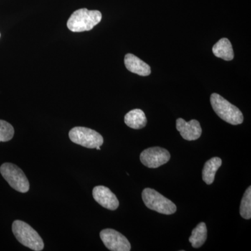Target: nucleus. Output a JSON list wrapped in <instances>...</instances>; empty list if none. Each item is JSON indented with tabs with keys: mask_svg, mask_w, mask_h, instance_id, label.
I'll list each match as a JSON object with an SVG mask.
<instances>
[{
	"mask_svg": "<svg viewBox=\"0 0 251 251\" xmlns=\"http://www.w3.org/2000/svg\"><path fill=\"white\" fill-rule=\"evenodd\" d=\"M212 52L216 57L226 61H231L234 59V51L232 44L226 38L220 39L215 45L213 46Z\"/></svg>",
	"mask_w": 251,
	"mask_h": 251,
	"instance_id": "nucleus-13",
	"label": "nucleus"
},
{
	"mask_svg": "<svg viewBox=\"0 0 251 251\" xmlns=\"http://www.w3.org/2000/svg\"><path fill=\"white\" fill-rule=\"evenodd\" d=\"M142 198L145 205L151 210L165 215H171L176 211V206L171 200L164 197L152 188L144 189Z\"/></svg>",
	"mask_w": 251,
	"mask_h": 251,
	"instance_id": "nucleus-4",
	"label": "nucleus"
},
{
	"mask_svg": "<svg viewBox=\"0 0 251 251\" xmlns=\"http://www.w3.org/2000/svg\"><path fill=\"white\" fill-rule=\"evenodd\" d=\"M96 149H97V150H100V147H97V148H96Z\"/></svg>",
	"mask_w": 251,
	"mask_h": 251,
	"instance_id": "nucleus-18",
	"label": "nucleus"
},
{
	"mask_svg": "<svg viewBox=\"0 0 251 251\" xmlns=\"http://www.w3.org/2000/svg\"><path fill=\"white\" fill-rule=\"evenodd\" d=\"M126 125L133 129H141L148 123L145 112L140 109H134L128 112L125 117Z\"/></svg>",
	"mask_w": 251,
	"mask_h": 251,
	"instance_id": "nucleus-12",
	"label": "nucleus"
},
{
	"mask_svg": "<svg viewBox=\"0 0 251 251\" xmlns=\"http://www.w3.org/2000/svg\"><path fill=\"white\" fill-rule=\"evenodd\" d=\"M140 161L149 168H157L171 159V153L166 149L155 147L144 150L140 153Z\"/></svg>",
	"mask_w": 251,
	"mask_h": 251,
	"instance_id": "nucleus-7",
	"label": "nucleus"
},
{
	"mask_svg": "<svg viewBox=\"0 0 251 251\" xmlns=\"http://www.w3.org/2000/svg\"><path fill=\"white\" fill-rule=\"evenodd\" d=\"M0 36H1V34H0Z\"/></svg>",
	"mask_w": 251,
	"mask_h": 251,
	"instance_id": "nucleus-19",
	"label": "nucleus"
},
{
	"mask_svg": "<svg viewBox=\"0 0 251 251\" xmlns=\"http://www.w3.org/2000/svg\"><path fill=\"white\" fill-rule=\"evenodd\" d=\"M0 173L11 187L16 191L24 193L29 191V181L19 167L11 163H3L0 167Z\"/></svg>",
	"mask_w": 251,
	"mask_h": 251,
	"instance_id": "nucleus-5",
	"label": "nucleus"
},
{
	"mask_svg": "<svg viewBox=\"0 0 251 251\" xmlns=\"http://www.w3.org/2000/svg\"><path fill=\"white\" fill-rule=\"evenodd\" d=\"M102 14L97 10L80 9L74 11L67 22L69 30L74 32L90 31L100 22Z\"/></svg>",
	"mask_w": 251,
	"mask_h": 251,
	"instance_id": "nucleus-1",
	"label": "nucleus"
},
{
	"mask_svg": "<svg viewBox=\"0 0 251 251\" xmlns=\"http://www.w3.org/2000/svg\"><path fill=\"white\" fill-rule=\"evenodd\" d=\"M125 64L129 72L141 76H148L151 74V68L150 66L134 54H126Z\"/></svg>",
	"mask_w": 251,
	"mask_h": 251,
	"instance_id": "nucleus-11",
	"label": "nucleus"
},
{
	"mask_svg": "<svg viewBox=\"0 0 251 251\" xmlns=\"http://www.w3.org/2000/svg\"><path fill=\"white\" fill-rule=\"evenodd\" d=\"M176 127L181 137L188 141L199 139L202 135V128L198 120H192L187 122L184 119L179 118L176 120Z\"/></svg>",
	"mask_w": 251,
	"mask_h": 251,
	"instance_id": "nucleus-10",
	"label": "nucleus"
},
{
	"mask_svg": "<svg viewBox=\"0 0 251 251\" xmlns=\"http://www.w3.org/2000/svg\"><path fill=\"white\" fill-rule=\"evenodd\" d=\"M240 215L244 219L251 218V187L249 186L243 196L240 205Z\"/></svg>",
	"mask_w": 251,
	"mask_h": 251,
	"instance_id": "nucleus-16",
	"label": "nucleus"
},
{
	"mask_svg": "<svg viewBox=\"0 0 251 251\" xmlns=\"http://www.w3.org/2000/svg\"><path fill=\"white\" fill-rule=\"evenodd\" d=\"M94 199L100 205L109 210H116L120 205L116 196L108 187L103 186H97L92 191Z\"/></svg>",
	"mask_w": 251,
	"mask_h": 251,
	"instance_id": "nucleus-9",
	"label": "nucleus"
},
{
	"mask_svg": "<svg viewBox=\"0 0 251 251\" xmlns=\"http://www.w3.org/2000/svg\"><path fill=\"white\" fill-rule=\"evenodd\" d=\"M222 160L219 157L211 158L206 162L202 171V179L206 184L214 182L216 172L221 168Z\"/></svg>",
	"mask_w": 251,
	"mask_h": 251,
	"instance_id": "nucleus-14",
	"label": "nucleus"
},
{
	"mask_svg": "<svg viewBox=\"0 0 251 251\" xmlns=\"http://www.w3.org/2000/svg\"><path fill=\"white\" fill-rule=\"evenodd\" d=\"M69 136L73 143L86 148L96 149L103 144V138L100 133L86 127H74L69 131Z\"/></svg>",
	"mask_w": 251,
	"mask_h": 251,
	"instance_id": "nucleus-6",
	"label": "nucleus"
},
{
	"mask_svg": "<svg viewBox=\"0 0 251 251\" xmlns=\"http://www.w3.org/2000/svg\"><path fill=\"white\" fill-rule=\"evenodd\" d=\"M12 231L18 242L25 247L35 251L44 249V243L40 235L25 222L16 220L13 223Z\"/></svg>",
	"mask_w": 251,
	"mask_h": 251,
	"instance_id": "nucleus-3",
	"label": "nucleus"
},
{
	"mask_svg": "<svg viewBox=\"0 0 251 251\" xmlns=\"http://www.w3.org/2000/svg\"><path fill=\"white\" fill-rule=\"evenodd\" d=\"M207 238V229L204 223H200L192 231V235L189 237L190 243L195 249L202 247Z\"/></svg>",
	"mask_w": 251,
	"mask_h": 251,
	"instance_id": "nucleus-15",
	"label": "nucleus"
},
{
	"mask_svg": "<svg viewBox=\"0 0 251 251\" xmlns=\"http://www.w3.org/2000/svg\"><path fill=\"white\" fill-rule=\"evenodd\" d=\"M14 135V128L9 122L0 120V143L7 142L12 139Z\"/></svg>",
	"mask_w": 251,
	"mask_h": 251,
	"instance_id": "nucleus-17",
	"label": "nucleus"
},
{
	"mask_svg": "<svg viewBox=\"0 0 251 251\" xmlns=\"http://www.w3.org/2000/svg\"><path fill=\"white\" fill-rule=\"evenodd\" d=\"M100 237L104 245L112 251H129L131 247L125 236L113 229H103Z\"/></svg>",
	"mask_w": 251,
	"mask_h": 251,
	"instance_id": "nucleus-8",
	"label": "nucleus"
},
{
	"mask_svg": "<svg viewBox=\"0 0 251 251\" xmlns=\"http://www.w3.org/2000/svg\"><path fill=\"white\" fill-rule=\"evenodd\" d=\"M210 102L213 110L225 122L232 125H241L244 122V116L241 110L219 94H211Z\"/></svg>",
	"mask_w": 251,
	"mask_h": 251,
	"instance_id": "nucleus-2",
	"label": "nucleus"
}]
</instances>
